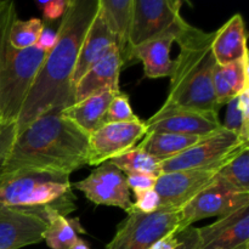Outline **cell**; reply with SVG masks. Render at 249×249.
Masks as SVG:
<instances>
[{"label":"cell","instance_id":"obj_8","mask_svg":"<svg viewBox=\"0 0 249 249\" xmlns=\"http://www.w3.org/2000/svg\"><path fill=\"white\" fill-rule=\"evenodd\" d=\"M246 146H249V142H245L232 131L223 128L218 133L202 139L184 152L163 160L160 163V175L178 170L223 164Z\"/></svg>","mask_w":249,"mask_h":249},{"label":"cell","instance_id":"obj_30","mask_svg":"<svg viewBox=\"0 0 249 249\" xmlns=\"http://www.w3.org/2000/svg\"><path fill=\"white\" fill-rule=\"evenodd\" d=\"M17 17L16 7H15L14 1H5L4 7H2L1 15H0V63H1L2 53H4L5 45L9 40V32L14 19ZM4 125L0 121V128Z\"/></svg>","mask_w":249,"mask_h":249},{"label":"cell","instance_id":"obj_3","mask_svg":"<svg viewBox=\"0 0 249 249\" xmlns=\"http://www.w3.org/2000/svg\"><path fill=\"white\" fill-rule=\"evenodd\" d=\"M215 32H204L185 23L175 36L180 53L170 77L165 104L184 108L219 114L213 89V72L216 66L212 50Z\"/></svg>","mask_w":249,"mask_h":249},{"label":"cell","instance_id":"obj_14","mask_svg":"<svg viewBox=\"0 0 249 249\" xmlns=\"http://www.w3.org/2000/svg\"><path fill=\"white\" fill-rule=\"evenodd\" d=\"M197 231L198 249H249V204Z\"/></svg>","mask_w":249,"mask_h":249},{"label":"cell","instance_id":"obj_37","mask_svg":"<svg viewBox=\"0 0 249 249\" xmlns=\"http://www.w3.org/2000/svg\"><path fill=\"white\" fill-rule=\"evenodd\" d=\"M55 41H56V32H53L49 27L44 26V29L43 32H41V36L40 38H39L36 45H38L39 48L44 49V50L50 51L51 49H53V46L55 45Z\"/></svg>","mask_w":249,"mask_h":249},{"label":"cell","instance_id":"obj_23","mask_svg":"<svg viewBox=\"0 0 249 249\" xmlns=\"http://www.w3.org/2000/svg\"><path fill=\"white\" fill-rule=\"evenodd\" d=\"M78 230L83 231L78 219H67L58 213L50 214L43 241L51 249H70L79 238Z\"/></svg>","mask_w":249,"mask_h":249},{"label":"cell","instance_id":"obj_6","mask_svg":"<svg viewBox=\"0 0 249 249\" xmlns=\"http://www.w3.org/2000/svg\"><path fill=\"white\" fill-rule=\"evenodd\" d=\"M126 214L106 249H148L164 236L180 230L181 215L177 209L142 213L133 207Z\"/></svg>","mask_w":249,"mask_h":249},{"label":"cell","instance_id":"obj_7","mask_svg":"<svg viewBox=\"0 0 249 249\" xmlns=\"http://www.w3.org/2000/svg\"><path fill=\"white\" fill-rule=\"evenodd\" d=\"M181 2L174 0H133L130 45L141 44L168 33H177L186 23L180 14Z\"/></svg>","mask_w":249,"mask_h":249},{"label":"cell","instance_id":"obj_34","mask_svg":"<svg viewBox=\"0 0 249 249\" xmlns=\"http://www.w3.org/2000/svg\"><path fill=\"white\" fill-rule=\"evenodd\" d=\"M16 138V125L14 124H7L0 128V165L4 162L5 157L9 153L12 143Z\"/></svg>","mask_w":249,"mask_h":249},{"label":"cell","instance_id":"obj_15","mask_svg":"<svg viewBox=\"0 0 249 249\" xmlns=\"http://www.w3.org/2000/svg\"><path fill=\"white\" fill-rule=\"evenodd\" d=\"M48 220L40 215L0 206V249H21L38 245Z\"/></svg>","mask_w":249,"mask_h":249},{"label":"cell","instance_id":"obj_32","mask_svg":"<svg viewBox=\"0 0 249 249\" xmlns=\"http://www.w3.org/2000/svg\"><path fill=\"white\" fill-rule=\"evenodd\" d=\"M70 0H44L36 1V5L43 12L44 19L46 21H56L61 18L67 10Z\"/></svg>","mask_w":249,"mask_h":249},{"label":"cell","instance_id":"obj_16","mask_svg":"<svg viewBox=\"0 0 249 249\" xmlns=\"http://www.w3.org/2000/svg\"><path fill=\"white\" fill-rule=\"evenodd\" d=\"M121 58L117 48L92 66L73 88V105L102 91L119 92Z\"/></svg>","mask_w":249,"mask_h":249},{"label":"cell","instance_id":"obj_5","mask_svg":"<svg viewBox=\"0 0 249 249\" xmlns=\"http://www.w3.org/2000/svg\"><path fill=\"white\" fill-rule=\"evenodd\" d=\"M49 51L33 45L16 50L7 40L0 63V121L16 123L26 97Z\"/></svg>","mask_w":249,"mask_h":249},{"label":"cell","instance_id":"obj_36","mask_svg":"<svg viewBox=\"0 0 249 249\" xmlns=\"http://www.w3.org/2000/svg\"><path fill=\"white\" fill-rule=\"evenodd\" d=\"M181 242V231H174L153 243L148 249H177Z\"/></svg>","mask_w":249,"mask_h":249},{"label":"cell","instance_id":"obj_28","mask_svg":"<svg viewBox=\"0 0 249 249\" xmlns=\"http://www.w3.org/2000/svg\"><path fill=\"white\" fill-rule=\"evenodd\" d=\"M224 78L229 83L235 96L249 89V65L248 55L235 62L220 65Z\"/></svg>","mask_w":249,"mask_h":249},{"label":"cell","instance_id":"obj_12","mask_svg":"<svg viewBox=\"0 0 249 249\" xmlns=\"http://www.w3.org/2000/svg\"><path fill=\"white\" fill-rule=\"evenodd\" d=\"M72 189L83 192L97 206L118 207L126 213L134 207L125 174L109 162L97 165L89 177L72 184Z\"/></svg>","mask_w":249,"mask_h":249},{"label":"cell","instance_id":"obj_1","mask_svg":"<svg viewBox=\"0 0 249 249\" xmlns=\"http://www.w3.org/2000/svg\"><path fill=\"white\" fill-rule=\"evenodd\" d=\"M97 11L99 0H70L56 29L55 45L46 55L15 123L16 134L50 109L63 111L73 105V72Z\"/></svg>","mask_w":249,"mask_h":249},{"label":"cell","instance_id":"obj_4","mask_svg":"<svg viewBox=\"0 0 249 249\" xmlns=\"http://www.w3.org/2000/svg\"><path fill=\"white\" fill-rule=\"evenodd\" d=\"M70 175L41 169H19L0 174V206L27 212L48 220L50 214L66 216L75 211Z\"/></svg>","mask_w":249,"mask_h":249},{"label":"cell","instance_id":"obj_19","mask_svg":"<svg viewBox=\"0 0 249 249\" xmlns=\"http://www.w3.org/2000/svg\"><path fill=\"white\" fill-rule=\"evenodd\" d=\"M212 50L218 65H228L248 55L247 33L242 15H233L215 31Z\"/></svg>","mask_w":249,"mask_h":249},{"label":"cell","instance_id":"obj_17","mask_svg":"<svg viewBox=\"0 0 249 249\" xmlns=\"http://www.w3.org/2000/svg\"><path fill=\"white\" fill-rule=\"evenodd\" d=\"M99 10L114 36L122 70L138 62L130 45L133 0H99Z\"/></svg>","mask_w":249,"mask_h":249},{"label":"cell","instance_id":"obj_35","mask_svg":"<svg viewBox=\"0 0 249 249\" xmlns=\"http://www.w3.org/2000/svg\"><path fill=\"white\" fill-rule=\"evenodd\" d=\"M181 231V242L178 246L177 249H198L199 248V238L197 228L194 225L184 229Z\"/></svg>","mask_w":249,"mask_h":249},{"label":"cell","instance_id":"obj_24","mask_svg":"<svg viewBox=\"0 0 249 249\" xmlns=\"http://www.w3.org/2000/svg\"><path fill=\"white\" fill-rule=\"evenodd\" d=\"M216 177L231 189L249 194V146L243 147L229 160Z\"/></svg>","mask_w":249,"mask_h":249},{"label":"cell","instance_id":"obj_25","mask_svg":"<svg viewBox=\"0 0 249 249\" xmlns=\"http://www.w3.org/2000/svg\"><path fill=\"white\" fill-rule=\"evenodd\" d=\"M111 164L116 165L119 170L124 174H133V173H140V174H150L155 177L160 175V160L148 155L142 148L135 146L129 150L128 152L112 158L108 160Z\"/></svg>","mask_w":249,"mask_h":249},{"label":"cell","instance_id":"obj_38","mask_svg":"<svg viewBox=\"0 0 249 249\" xmlns=\"http://www.w3.org/2000/svg\"><path fill=\"white\" fill-rule=\"evenodd\" d=\"M70 249H90V247L84 240H82V238H78L77 242H75Z\"/></svg>","mask_w":249,"mask_h":249},{"label":"cell","instance_id":"obj_39","mask_svg":"<svg viewBox=\"0 0 249 249\" xmlns=\"http://www.w3.org/2000/svg\"><path fill=\"white\" fill-rule=\"evenodd\" d=\"M5 1H6V0H0V15H1L2 7H4V5H5Z\"/></svg>","mask_w":249,"mask_h":249},{"label":"cell","instance_id":"obj_33","mask_svg":"<svg viewBox=\"0 0 249 249\" xmlns=\"http://www.w3.org/2000/svg\"><path fill=\"white\" fill-rule=\"evenodd\" d=\"M126 184L130 191H143V190L155 189L156 181L158 177L150 174H140V173H133V174H126Z\"/></svg>","mask_w":249,"mask_h":249},{"label":"cell","instance_id":"obj_26","mask_svg":"<svg viewBox=\"0 0 249 249\" xmlns=\"http://www.w3.org/2000/svg\"><path fill=\"white\" fill-rule=\"evenodd\" d=\"M223 128L249 142V89L229 102Z\"/></svg>","mask_w":249,"mask_h":249},{"label":"cell","instance_id":"obj_31","mask_svg":"<svg viewBox=\"0 0 249 249\" xmlns=\"http://www.w3.org/2000/svg\"><path fill=\"white\" fill-rule=\"evenodd\" d=\"M135 196L134 207L142 213H153L160 209V197L158 194L152 190H143V191L133 192Z\"/></svg>","mask_w":249,"mask_h":249},{"label":"cell","instance_id":"obj_9","mask_svg":"<svg viewBox=\"0 0 249 249\" xmlns=\"http://www.w3.org/2000/svg\"><path fill=\"white\" fill-rule=\"evenodd\" d=\"M249 204V194L231 189L218 177L207 189L199 192L180 209V230L207 218H223ZM179 230V231H180Z\"/></svg>","mask_w":249,"mask_h":249},{"label":"cell","instance_id":"obj_27","mask_svg":"<svg viewBox=\"0 0 249 249\" xmlns=\"http://www.w3.org/2000/svg\"><path fill=\"white\" fill-rule=\"evenodd\" d=\"M44 29L41 19L29 18L27 21L16 18L12 22L9 32V44L16 50L31 48L38 43Z\"/></svg>","mask_w":249,"mask_h":249},{"label":"cell","instance_id":"obj_18","mask_svg":"<svg viewBox=\"0 0 249 249\" xmlns=\"http://www.w3.org/2000/svg\"><path fill=\"white\" fill-rule=\"evenodd\" d=\"M114 48L117 46L113 34L111 33L99 10L80 46L74 72H73L72 88H74V85L92 66L101 61Z\"/></svg>","mask_w":249,"mask_h":249},{"label":"cell","instance_id":"obj_21","mask_svg":"<svg viewBox=\"0 0 249 249\" xmlns=\"http://www.w3.org/2000/svg\"><path fill=\"white\" fill-rule=\"evenodd\" d=\"M118 92L102 91L63 109L62 114L85 134L90 135L105 123L107 109Z\"/></svg>","mask_w":249,"mask_h":249},{"label":"cell","instance_id":"obj_2","mask_svg":"<svg viewBox=\"0 0 249 249\" xmlns=\"http://www.w3.org/2000/svg\"><path fill=\"white\" fill-rule=\"evenodd\" d=\"M89 135L62 114L50 109L16 134L0 174L41 169L71 175L87 165Z\"/></svg>","mask_w":249,"mask_h":249},{"label":"cell","instance_id":"obj_10","mask_svg":"<svg viewBox=\"0 0 249 249\" xmlns=\"http://www.w3.org/2000/svg\"><path fill=\"white\" fill-rule=\"evenodd\" d=\"M147 133H170L207 138L223 129L218 113L165 104L145 122Z\"/></svg>","mask_w":249,"mask_h":249},{"label":"cell","instance_id":"obj_13","mask_svg":"<svg viewBox=\"0 0 249 249\" xmlns=\"http://www.w3.org/2000/svg\"><path fill=\"white\" fill-rule=\"evenodd\" d=\"M147 134L145 122L107 123L89 135L87 165H100L135 147Z\"/></svg>","mask_w":249,"mask_h":249},{"label":"cell","instance_id":"obj_29","mask_svg":"<svg viewBox=\"0 0 249 249\" xmlns=\"http://www.w3.org/2000/svg\"><path fill=\"white\" fill-rule=\"evenodd\" d=\"M138 121H140V118L134 113L128 95L122 91L116 94L107 109L105 123H128Z\"/></svg>","mask_w":249,"mask_h":249},{"label":"cell","instance_id":"obj_22","mask_svg":"<svg viewBox=\"0 0 249 249\" xmlns=\"http://www.w3.org/2000/svg\"><path fill=\"white\" fill-rule=\"evenodd\" d=\"M202 139L204 138L170 133H147L136 146L163 162L192 147Z\"/></svg>","mask_w":249,"mask_h":249},{"label":"cell","instance_id":"obj_20","mask_svg":"<svg viewBox=\"0 0 249 249\" xmlns=\"http://www.w3.org/2000/svg\"><path fill=\"white\" fill-rule=\"evenodd\" d=\"M175 34L168 33L141 44L134 49L136 60L143 65V73L150 79L172 77L175 62L170 58V48L175 41Z\"/></svg>","mask_w":249,"mask_h":249},{"label":"cell","instance_id":"obj_11","mask_svg":"<svg viewBox=\"0 0 249 249\" xmlns=\"http://www.w3.org/2000/svg\"><path fill=\"white\" fill-rule=\"evenodd\" d=\"M224 164L225 163L160 175L156 181L155 191L160 197V208L180 211L215 180Z\"/></svg>","mask_w":249,"mask_h":249}]
</instances>
